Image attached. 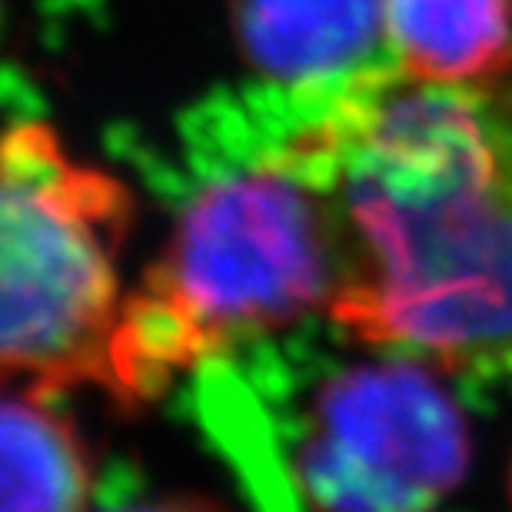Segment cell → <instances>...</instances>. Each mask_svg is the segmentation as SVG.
<instances>
[{
    "mask_svg": "<svg viewBox=\"0 0 512 512\" xmlns=\"http://www.w3.org/2000/svg\"><path fill=\"white\" fill-rule=\"evenodd\" d=\"M233 30L253 70L280 87L330 90L383 67V0H233Z\"/></svg>",
    "mask_w": 512,
    "mask_h": 512,
    "instance_id": "obj_5",
    "label": "cell"
},
{
    "mask_svg": "<svg viewBox=\"0 0 512 512\" xmlns=\"http://www.w3.org/2000/svg\"><path fill=\"white\" fill-rule=\"evenodd\" d=\"M386 44L409 77L466 84L512 67L509 0H383Z\"/></svg>",
    "mask_w": 512,
    "mask_h": 512,
    "instance_id": "obj_6",
    "label": "cell"
},
{
    "mask_svg": "<svg viewBox=\"0 0 512 512\" xmlns=\"http://www.w3.org/2000/svg\"><path fill=\"white\" fill-rule=\"evenodd\" d=\"M429 370L399 353L326 376L273 459L296 503L406 512L453 493L469 466V433Z\"/></svg>",
    "mask_w": 512,
    "mask_h": 512,
    "instance_id": "obj_4",
    "label": "cell"
},
{
    "mask_svg": "<svg viewBox=\"0 0 512 512\" xmlns=\"http://www.w3.org/2000/svg\"><path fill=\"white\" fill-rule=\"evenodd\" d=\"M509 7H512V0H509Z\"/></svg>",
    "mask_w": 512,
    "mask_h": 512,
    "instance_id": "obj_9",
    "label": "cell"
},
{
    "mask_svg": "<svg viewBox=\"0 0 512 512\" xmlns=\"http://www.w3.org/2000/svg\"><path fill=\"white\" fill-rule=\"evenodd\" d=\"M509 499H512V466H509Z\"/></svg>",
    "mask_w": 512,
    "mask_h": 512,
    "instance_id": "obj_8",
    "label": "cell"
},
{
    "mask_svg": "<svg viewBox=\"0 0 512 512\" xmlns=\"http://www.w3.org/2000/svg\"><path fill=\"white\" fill-rule=\"evenodd\" d=\"M130 220V190L54 127H0V393H107Z\"/></svg>",
    "mask_w": 512,
    "mask_h": 512,
    "instance_id": "obj_3",
    "label": "cell"
},
{
    "mask_svg": "<svg viewBox=\"0 0 512 512\" xmlns=\"http://www.w3.org/2000/svg\"><path fill=\"white\" fill-rule=\"evenodd\" d=\"M343 223L330 320L433 370L512 376V67H373L296 133Z\"/></svg>",
    "mask_w": 512,
    "mask_h": 512,
    "instance_id": "obj_1",
    "label": "cell"
},
{
    "mask_svg": "<svg viewBox=\"0 0 512 512\" xmlns=\"http://www.w3.org/2000/svg\"><path fill=\"white\" fill-rule=\"evenodd\" d=\"M47 393H0V509H84L94 493L87 446Z\"/></svg>",
    "mask_w": 512,
    "mask_h": 512,
    "instance_id": "obj_7",
    "label": "cell"
},
{
    "mask_svg": "<svg viewBox=\"0 0 512 512\" xmlns=\"http://www.w3.org/2000/svg\"><path fill=\"white\" fill-rule=\"evenodd\" d=\"M340 276V210L296 140L223 173L187 203L157 263L124 296L107 396L150 403L183 373L330 313Z\"/></svg>",
    "mask_w": 512,
    "mask_h": 512,
    "instance_id": "obj_2",
    "label": "cell"
}]
</instances>
